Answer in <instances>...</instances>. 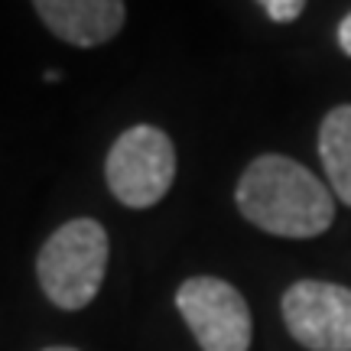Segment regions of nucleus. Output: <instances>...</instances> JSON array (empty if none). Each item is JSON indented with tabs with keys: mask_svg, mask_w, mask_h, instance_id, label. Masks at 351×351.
<instances>
[{
	"mask_svg": "<svg viewBox=\"0 0 351 351\" xmlns=\"http://www.w3.org/2000/svg\"><path fill=\"white\" fill-rule=\"evenodd\" d=\"M238 212L274 238H319L335 221V195L302 163L263 153L247 163L234 189Z\"/></svg>",
	"mask_w": 351,
	"mask_h": 351,
	"instance_id": "f257e3e1",
	"label": "nucleus"
},
{
	"mask_svg": "<svg viewBox=\"0 0 351 351\" xmlns=\"http://www.w3.org/2000/svg\"><path fill=\"white\" fill-rule=\"evenodd\" d=\"M108 231L95 218H72L52 231L36 257V280L46 300L78 313L98 296L108 274Z\"/></svg>",
	"mask_w": 351,
	"mask_h": 351,
	"instance_id": "f03ea898",
	"label": "nucleus"
},
{
	"mask_svg": "<svg viewBox=\"0 0 351 351\" xmlns=\"http://www.w3.org/2000/svg\"><path fill=\"white\" fill-rule=\"evenodd\" d=\"M104 179L121 205L153 208L176 179V147L169 134L150 124L124 130L104 160Z\"/></svg>",
	"mask_w": 351,
	"mask_h": 351,
	"instance_id": "7ed1b4c3",
	"label": "nucleus"
},
{
	"mask_svg": "<svg viewBox=\"0 0 351 351\" xmlns=\"http://www.w3.org/2000/svg\"><path fill=\"white\" fill-rule=\"evenodd\" d=\"M176 309L202 351H247L254 339L251 306L228 280L189 276L176 289Z\"/></svg>",
	"mask_w": 351,
	"mask_h": 351,
	"instance_id": "20e7f679",
	"label": "nucleus"
},
{
	"mask_svg": "<svg viewBox=\"0 0 351 351\" xmlns=\"http://www.w3.org/2000/svg\"><path fill=\"white\" fill-rule=\"evenodd\" d=\"M289 335L309 351H351V289L296 280L280 300Z\"/></svg>",
	"mask_w": 351,
	"mask_h": 351,
	"instance_id": "39448f33",
	"label": "nucleus"
},
{
	"mask_svg": "<svg viewBox=\"0 0 351 351\" xmlns=\"http://www.w3.org/2000/svg\"><path fill=\"white\" fill-rule=\"evenodd\" d=\"M39 20L69 46H104L124 29V0H33Z\"/></svg>",
	"mask_w": 351,
	"mask_h": 351,
	"instance_id": "423d86ee",
	"label": "nucleus"
},
{
	"mask_svg": "<svg viewBox=\"0 0 351 351\" xmlns=\"http://www.w3.org/2000/svg\"><path fill=\"white\" fill-rule=\"evenodd\" d=\"M319 160H322L332 195L351 208V104H339L322 117Z\"/></svg>",
	"mask_w": 351,
	"mask_h": 351,
	"instance_id": "0eeeda50",
	"label": "nucleus"
},
{
	"mask_svg": "<svg viewBox=\"0 0 351 351\" xmlns=\"http://www.w3.org/2000/svg\"><path fill=\"white\" fill-rule=\"evenodd\" d=\"M263 7V13L274 20V23H293L302 10H306V3L309 0H257Z\"/></svg>",
	"mask_w": 351,
	"mask_h": 351,
	"instance_id": "6e6552de",
	"label": "nucleus"
},
{
	"mask_svg": "<svg viewBox=\"0 0 351 351\" xmlns=\"http://www.w3.org/2000/svg\"><path fill=\"white\" fill-rule=\"evenodd\" d=\"M339 46L345 56H351V13L339 23Z\"/></svg>",
	"mask_w": 351,
	"mask_h": 351,
	"instance_id": "1a4fd4ad",
	"label": "nucleus"
},
{
	"mask_svg": "<svg viewBox=\"0 0 351 351\" xmlns=\"http://www.w3.org/2000/svg\"><path fill=\"white\" fill-rule=\"evenodd\" d=\"M43 351H78V348H69V345H52V348H43Z\"/></svg>",
	"mask_w": 351,
	"mask_h": 351,
	"instance_id": "9d476101",
	"label": "nucleus"
}]
</instances>
